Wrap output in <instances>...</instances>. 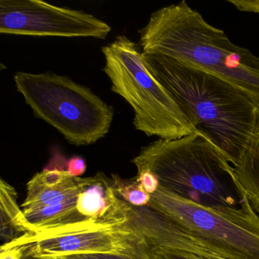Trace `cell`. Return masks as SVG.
<instances>
[{"mask_svg":"<svg viewBox=\"0 0 259 259\" xmlns=\"http://www.w3.org/2000/svg\"><path fill=\"white\" fill-rule=\"evenodd\" d=\"M149 72L166 89L191 125L211 141L233 166L239 163L259 119V107L243 91L174 59L143 54Z\"/></svg>","mask_w":259,"mask_h":259,"instance_id":"6da1fadb","label":"cell"},{"mask_svg":"<svg viewBox=\"0 0 259 259\" xmlns=\"http://www.w3.org/2000/svg\"><path fill=\"white\" fill-rule=\"evenodd\" d=\"M139 33L143 54L164 56L219 77L259 107V57L233 44L185 1L152 13Z\"/></svg>","mask_w":259,"mask_h":259,"instance_id":"7a4b0ae2","label":"cell"},{"mask_svg":"<svg viewBox=\"0 0 259 259\" xmlns=\"http://www.w3.org/2000/svg\"><path fill=\"white\" fill-rule=\"evenodd\" d=\"M138 172L155 174L160 187L188 201L214 208H239L248 197L225 154L198 132L174 140L159 139L132 160Z\"/></svg>","mask_w":259,"mask_h":259,"instance_id":"3957f363","label":"cell"},{"mask_svg":"<svg viewBox=\"0 0 259 259\" xmlns=\"http://www.w3.org/2000/svg\"><path fill=\"white\" fill-rule=\"evenodd\" d=\"M101 51L105 57L104 71L111 81L112 92L131 106L136 130L164 140L195 133L169 92L149 72L136 43L119 35Z\"/></svg>","mask_w":259,"mask_h":259,"instance_id":"277c9868","label":"cell"},{"mask_svg":"<svg viewBox=\"0 0 259 259\" xmlns=\"http://www.w3.org/2000/svg\"><path fill=\"white\" fill-rule=\"evenodd\" d=\"M14 81L34 116L72 145H92L110 131L114 110L89 88L50 72H18Z\"/></svg>","mask_w":259,"mask_h":259,"instance_id":"5b68a950","label":"cell"},{"mask_svg":"<svg viewBox=\"0 0 259 259\" xmlns=\"http://www.w3.org/2000/svg\"><path fill=\"white\" fill-rule=\"evenodd\" d=\"M148 207L225 253L231 259H259V216L249 201L239 208L206 207L159 187Z\"/></svg>","mask_w":259,"mask_h":259,"instance_id":"8992f818","label":"cell"},{"mask_svg":"<svg viewBox=\"0 0 259 259\" xmlns=\"http://www.w3.org/2000/svg\"><path fill=\"white\" fill-rule=\"evenodd\" d=\"M111 28L93 15L40 0H1L0 33L104 40Z\"/></svg>","mask_w":259,"mask_h":259,"instance_id":"52a82bcc","label":"cell"},{"mask_svg":"<svg viewBox=\"0 0 259 259\" xmlns=\"http://www.w3.org/2000/svg\"><path fill=\"white\" fill-rule=\"evenodd\" d=\"M127 214L116 220H84L36 234H25L13 241L28 245L30 252L42 257L121 253L139 237L127 227Z\"/></svg>","mask_w":259,"mask_h":259,"instance_id":"ba28073f","label":"cell"},{"mask_svg":"<svg viewBox=\"0 0 259 259\" xmlns=\"http://www.w3.org/2000/svg\"><path fill=\"white\" fill-rule=\"evenodd\" d=\"M126 214L127 227L142 236L151 247L187 251L208 259H231L221 250L148 206L134 207L127 203Z\"/></svg>","mask_w":259,"mask_h":259,"instance_id":"9c48e42d","label":"cell"},{"mask_svg":"<svg viewBox=\"0 0 259 259\" xmlns=\"http://www.w3.org/2000/svg\"><path fill=\"white\" fill-rule=\"evenodd\" d=\"M76 208L86 219L107 221L126 215V202L116 195L110 179L101 172L78 195Z\"/></svg>","mask_w":259,"mask_h":259,"instance_id":"30bf717a","label":"cell"},{"mask_svg":"<svg viewBox=\"0 0 259 259\" xmlns=\"http://www.w3.org/2000/svg\"><path fill=\"white\" fill-rule=\"evenodd\" d=\"M96 180L95 177L81 178L72 177L63 184L52 187H29L27 186L26 199L22 204V210H35L45 206L62 204L77 198L88 186Z\"/></svg>","mask_w":259,"mask_h":259,"instance_id":"8fae6325","label":"cell"},{"mask_svg":"<svg viewBox=\"0 0 259 259\" xmlns=\"http://www.w3.org/2000/svg\"><path fill=\"white\" fill-rule=\"evenodd\" d=\"M16 189L4 180H0L1 208V238L4 244L9 243L21 236L31 233L23 210L17 203Z\"/></svg>","mask_w":259,"mask_h":259,"instance_id":"7c38bea8","label":"cell"},{"mask_svg":"<svg viewBox=\"0 0 259 259\" xmlns=\"http://www.w3.org/2000/svg\"><path fill=\"white\" fill-rule=\"evenodd\" d=\"M76 201L77 198H75L62 204L23 211L31 227L30 234L42 233L88 220L78 213Z\"/></svg>","mask_w":259,"mask_h":259,"instance_id":"4fadbf2b","label":"cell"},{"mask_svg":"<svg viewBox=\"0 0 259 259\" xmlns=\"http://www.w3.org/2000/svg\"><path fill=\"white\" fill-rule=\"evenodd\" d=\"M233 169L250 204L259 214V119L248 146Z\"/></svg>","mask_w":259,"mask_h":259,"instance_id":"5bb4252c","label":"cell"},{"mask_svg":"<svg viewBox=\"0 0 259 259\" xmlns=\"http://www.w3.org/2000/svg\"><path fill=\"white\" fill-rule=\"evenodd\" d=\"M110 180L116 195L130 205L145 207L149 204L151 195L137 180H123L118 175L112 176Z\"/></svg>","mask_w":259,"mask_h":259,"instance_id":"9a60e30c","label":"cell"},{"mask_svg":"<svg viewBox=\"0 0 259 259\" xmlns=\"http://www.w3.org/2000/svg\"><path fill=\"white\" fill-rule=\"evenodd\" d=\"M138 235L139 237L133 242V245L123 252L115 254H87V256L89 259H154L149 244L142 236Z\"/></svg>","mask_w":259,"mask_h":259,"instance_id":"2e32d148","label":"cell"},{"mask_svg":"<svg viewBox=\"0 0 259 259\" xmlns=\"http://www.w3.org/2000/svg\"><path fill=\"white\" fill-rule=\"evenodd\" d=\"M151 248L154 259H208L202 256L187 252V251L160 248V247L151 246Z\"/></svg>","mask_w":259,"mask_h":259,"instance_id":"e0dca14e","label":"cell"},{"mask_svg":"<svg viewBox=\"0 0 259 259\" xmlns=\"http://www.w3.org/2000/svg\"><path fill=\"white\" fill-rule=\"evenodd\" d=\"M28 245L18 243L15 241L4 244L0 249V259H22Z\"/></svg>","mask_w":259,"mask_h":259,"instance_id":"ac0fdd59","label":"cell"},{"mask_svg":"<svg viewBox=\"0 0 259 259\" xmlns=\"http://www.w3.org/2000/svg\"><path fill=\"white\" fill-rule=\"evenodd\" d=\"M136 180L142 185L143 189L150 195H153L157 192L160 187V182L155 174L151 171L145 169V170L138 172Z\"/></svg>","mask_w":259,"mask_h":259,"instance_id":"d6986e66","label":"cell"},{"mask_svg":"<svg viewBox=\"0 0 259 259\" xmlns=\"http://www.w3.org/2000/svg\"><path fill=\"white\" fill-rule=\"evenodd\" d=\"M66 170L72 177H79L85 172V161L84 159L78 156L72 157L70 160H68Z\"/></svg>","mask_w":259,"mask_h":259,"instance_id":"ffe728a7","label":"cell"},{"mask_svg":"<svg viewBox=\"0 0 259 259\" xmlns=\"http://www.w3.org/2000/svg\"><path fill=\"white\" fill-rule=\"evenodd\" d=\"M230 4H233L236 9L240 11L248 13H259V0H228Z\"/></svg>","mask_w":259,"mask_h":259,"instance_id":"44dd1931","label":"cell"},{"mask_svg":"<svg viewBox=\"0 0 259 259\" xmlns=\"http://www.w3.org/2000/svg\"><path fill=\"white\" fill-rule=\"evenodd\" d=\"M46 259H89L87 254H66V255L53 256L45 257Z\"/></svg>","mask_w":259,"mask_h":259,"instance_id":"7402d4cb","label":"cell"},{"mask_svg":"<svg viewBox=\"0 0 259 259\" xmlns=\"http://www.w3.org/2000/svg\"><path fill=\"white\" fill-rule=\"evenodd\" d=\"M22 259H46L45 257H38V256L34 255L32 253L30 252L28 250V248L25 250Z\"/></svg>","mask_w":259,"mask_h":259,"instance_id":"603a6c76","label":"cell"}]
</instances>
